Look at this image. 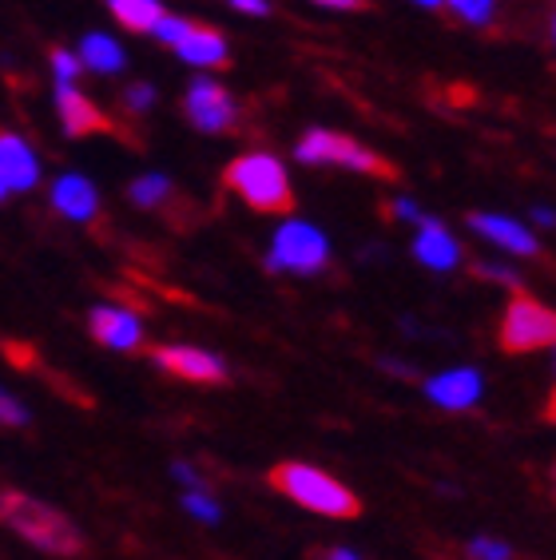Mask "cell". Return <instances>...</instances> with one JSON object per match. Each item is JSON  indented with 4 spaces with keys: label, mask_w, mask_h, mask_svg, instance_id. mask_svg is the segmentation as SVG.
<instances>
[{
    "label": "cell",
    "mask_w": 556,
    "mask_h": 560,
    "mask_svg": "<svg viewBox=\"0 0 556 560\" xmlns=\"http://www.w3.org/2000/svg\"><path fill=\"white\" fill-rule=\"evenodd\" d=\"M0 425H28V410L16 398H9L4 389H0Z\"/></svg>",
    "instance_id": "obj_24"
},
{
    "label": "cell",
    "mask_w": 556,
    "mask_h": 560,
    "mask_svg": "<svg viewBox=\"0 0 556 560\" xmlns=\"http://www.w3.org/2000/svg\"><path fill=\"white\" fill-rule=\"evenodd\" d=\"M470 557L473 560H513V549L501 545V540H473Z\"/></svg>",
    "instance_id": "obj_22"
},
{
    "label": "cell",
    "mask_w": 556,
    "mask_h": 560,
    "mask_svg": "<svg viewBox=\"0 0 556 560\" xmlns=\"http://www.w3.org/2000/svg\"><path fill=\"white\" fill-rule=\"evenodd\" d=\"M417 4H421V9H438L441 0H417Z\"/></svg>",
    "instance_id": "obj_33"
},
{
    "label": "cell",
    "mask_w": 556,
    "mask_h": 560,
    "mask_svg": "<svg viewBox=\"0 0 556 560\" xmlns=\"http://www.w3.org/2000/svg\"><path fill=\"white\" fill-rule=\"evenodd\" d=\"M124 100H128L131 112H148L151 100H155V88H151V84H131L128 92H124Z\"/></svg>",
    "instance_id": "obj_26"
},
{
    "label": "cell",
    "mask_w": 556,
    "mask_h": 560,
    "mask_svg": "<svg viewBox=\"0 0 556 560\" xmlns=\"http://www.w3.org/2000/svg\"><path fill=\"white\" fill-rule=\"evenodd\" d=\"M88 330H92L96 342L112 346V350H136V346L143 342L139 318L128 311H119V306H96L92 318H88Z\"/></svg>",
    "instance_id": "obj_10"
},
{
    "label": "cell",
    "mask_w": 556,
    "mask_h": 560,
    "mask_svg": "<svg viewBox=\"0 0 556 560\" xmlns=\"http://www.w3.org/2000/svg\"><path fill=\"white\" fill-rule=\"evenodd\" d=\"M53 207L76 223H92L100 211V195L84 175H60L53 184Z\"/></svg>",
    "instance_id": "obj_12"
},
{
    "label": "cell",
    "mask_w": 556,
    "mask_h": 560,
    "mask_svg": "<svg viewBox=\"0 0 556 560\" xmlns=\"http://www.w3.org/2000/svg\"><path fill=\"white\" fill-rule=\"evenodd\" d=\"M53 68H56V80H65V84H76V75H80V60L65 48H53Z\"/></svg>",
    "instance_id": "obj_23"
},
{
    "label": "cell",
    "mask_w": 556,
    "mask_h": 560,
    "mask_svg": "<svg viewBox=\"0 0 556 560\" xmlns=\"http://www.w3.org/2000/svg\"><path fill=\"white\" fill-rule=\"evenodd\" d=\"M270 489H278L282 497H290L294 505L311 509V513H322V517H334V521H354L362 513V501L358 493L343 486V481H334L331 474H322L314 465H302V462H282L270 469Z\"/></svg>",
    "instance_id": "obj_2"
},
{
    "label": "cell",
    "mask_w": 556,
    "mask_h": 560,
    "mask_svg": "<svg viewBox=\"0 0 556 560\" xmlns=\"http://www.w3.org/2000/svg\"><path fill=\"white\" fill-rule=\"evenodd\" d=\"M421 235H417V243H414V255L426 267H433V270H450V267H457V259H461V247L453 243V235L445 231V226L438 223V219H421Z\"/></svg>",
    "instance_id": "obj_16"
},
{
    "label": "cell",
    "mask_w": 556,
    "mask_h": 560,
    "mask_svg": "<svg viewBox=\"0 0 556 560\" xmlns=\"http://www.w3.org/2000/svg\"><path fill=\"white\" fill-rule=\"evenodd\" d=\"M326 560H358V557H354V552H346V549H334Z\"/></svg>",
    "instance_id": "obj_32"
},
{
    "label": "cell",
    "mask_w": 556,
    "mask_h": 560,
    "mask_svg": "<svg viewBox=\"0 0 556 560\" xmlns=\"http://www.w3.org/2000/svg\"><path fill=\"white\" fill-rule=\"evenodd\" d=\"M294 155H299V163H338V167H350V172H362V175H378V179H397V167L390 160H382L378 151L362 148L358 140H350V136H338V131H306L302 136V143L294 148Z\"/></svg>",
    "instance_id": "obj_4"
},
{
    "label": "cell",
    "mask_w": 556,
    "mask_h": 560,
    "mask_svg": "<svg viewBox=\"0 0 556 560\" xmlns=\"http://www.w3.org/2000/svg\"><path fill=\"white\" fill-rule=\"evenodd\" d=\"M128 195L136 207H160L172 195V184H167V175H143L128 187Z\"/></svg>",
    "instance_id": "obj_19"
},
{
    "label": "cell",
    "mask_w": 556,
    "mask_h": 560,
    "mask_svg": "<svg viewBox=\"0 0 556 560\" xmlns=\"http://www.w3.org/2000/svg\"><path fill=\"white\" fill-rule=\"evenodd\" d=\"M4 195H9V187H4V179H0V199H4Z\"/></svg>",
    "instance_id": "obj_34"
},
{
    "label": "cell",
    "mask_w": 556,
    "mask_h": 560,
    "mask_svg": "<svg viewBox=\"0 0 556 560\" xmlns=\"http://www.w3.org/2000/svg\"><path fill=\"white\" fill-rule=\"evenodd\" d=\"M151 358H155V366L183 377V382H199V386H223L227 382L223 362L207 350H195V346H155Z\"/></svg>",
    "instance_id": "obj_8"
},
{
    "label": "cell",
    "mask_w": 556,
    "mask_h": 560,
    "mask_svg": "<svg viewBox=\"0 0 556 560\" xmlns=\"http://www.w3.org/2000/svg\"><path fill=\"white\" fill-rule=\"evenodd\" d=\"M473 275H477V279L505 282V287H513V291H521V279H517L513 270H505V267H489V262H482V267H473Z\"/></svg>",
    "instance_id": "obj_25"
},
{
    "label": "cell",
    "mask_w": 556,
    "mask_h": 560,
    "mask_svg": "<svg viewBox=\"0 0 556 560\" xmlns=\"http://www.w3.org/2000/svg\"><path fill=\"white\" fill-rule=\"evenodd\" d=\"M187 509H192L195 517L219 521V509H215V505H211V497H204V493H192V497H187Z\"/></svg>",
    "instance_id": "obj_27"
},
{
    "label": "cell",
    "mask_w": 556,
    "mask_h": 560,
    "mask_svg": "<svg viewBox=\"0 0 556 560\" xmlns=\"http://www.w3.org/2000/svg\"><path fill=\"white\" fill-rule=\"evenodd\" d=\"M56 112H60L65 131L68 136H76V140H84V136H96V131L112 128V119H107L104 112H100L96 104L80 92V88L65 84V80H60V88H56Z\"/></svg>",
    "instance_id": "obj_9"
},
{
    "label": "cell",
    "mask_w": 556,
    "mask_h": 560,
    "mask_svg": "<svg viewBox=\"0 0 556 560\" xmlns=\"http://www.w3.org/2000/svg\"><path fill=\"white\" fill-rule=\"evenodd\" d=\"M426 394L445 410H470L473 401L482 398V377L477 370H450V374L426 382Z\"/></svg>",
    "instance_id": "obj_13"
},
{
    "label": "cell",
    "mask_w": 556,
    "mask_h": 560,
    "mask_svg": "<svg viewBox=\"0 0 556 560\" xmlns=\"http://www.w3.org/2000/svg\"><path fill=\"white\" fill-rule=\"evenodd\" d=\"M107 9H112V16H116L124 28H131V33H151V24L163 16L160 0H107Z\"/></svg>",
    "instance_id": "obj_18"
},
{
    "label": "cell",
    "mask_w": 556,
    "mask_h": 560,
    "mask_svg": "<svg viewBox=\"0 0 556 560\" xmlns=\"http://www.w3.org/2000/svg\"><path fill=\"white\" fill-rule=\"evenodd\" d=\"M470 226L477 231V235H485L489 243H497V247L513 250V255H536V238L533 231H524L521 223H513V219H501V215H482V211H473L470 215Z\"/></svg>",
    "instance_id": "obj_15"
},
{
    "label": "cell",
    "mask_w": 556,
    "mask_h": 560,
    "mask_svg": "<svg viewBox=\"0 0 556 560\" xmlns=\"http://www.w3.org/2000/svg\"><path fill=\"white\" fill-rule=\"evenodd\" d=\"M187 119L195 128L207 131V136H223V131L235 128V100L219 80L211 75H199L192 88H187Z\"/></svg>",
    "instance_id": "obj_7"
},
{
    "label": "cell",
    "mask_w": 556,
    "mask_h": 560,
    "mask_svg": "<svg viewBox=\"0 0 556 560\" xmlns=\"http://www.w3.org/2000/svg\"><path fill=\"white\" fill-rule=\"evenodd\" d=\"M227 4H235V9L246 12V16H267V12H270L267 0H227Z\"/></svg>",
    "instance_id": "obj_28"
},
{
    "label": "cell",
    "mask_w": 556,
    "mask_h": 560,
    "mask_svg": "<svg viewBox=\"0 0 556 560\" xmlns=\"http://www.w3.org/2000/svg\"><path fill=\"white\" fill-rule=\"evenodd\" d=\"M195 21H187V16H167L163 12L160 21L151 24V33H155V40H163V44H175V40H183L187 36V28H192Z\"/></svg>",
    "instance_id": "obj_20"
},
{
    "label": "cell",
    "mask_w": 556,
    "mask_h": 560,
    "mask_svg": "<svg viewBox=\"0 0 556 560\" xmlns=\"http://www.w3.org/2000/svg\"><path fill=\"white\" fill-rule=\"evenodd\" d=\"M80 65H88L100 75H116V72H124V48H119L112 36L92 33L80 44Z\"/></svg>",
    "instance_id": "obj_17"
},
{
    "label": "cell",
    "mask_w": 556,
    "mask_h": 560,
    "mask_svg": "<svg viewBox=\"0 0 556 560\" xmlns=\"http://www.w3.org/2000/svg\"><path fill=\"white\" fill-rule=\"evenodd\" d=\"M0 521L12 528V533H21L28 545H36L40 552H53V557H84V537H80V528L65 517V513H56L53 505H44V501H33L28 493H16V489H4L0 493Z\"/></svg>",
    "instance_id": "obj_1"
},
{
    "label": "cell",
    "mask_w": 556,
    "mask_h": 560,
    "mask_svg": "<svg viewBox=\"0 0 556 560\" xmlns=\"http://www.w3.org/2000/svg\"><path fill=\"white\" fill-rule=\"evenodd\" d=\"M394 211H397V215H402V219H409V223H421V219H426V215H421V211H417L414 203H409V199H397Z\"/></svg>",
    "instance_id": "obj_31"
},
{
    "label": "cell",
    "mask_w": 556,
    "mask_h": 560,
    "mask_svg": "<svg viewBox=\"0 0 556 560\" xmlns=\"http://www.w3.org/2000/svg\"><path fill=\"white\" fill-rule=\"evenodd\" d=\"M172 48L195 68H223L227 65L223 33H215V28H207V24H192V28H187V36H183V40H175Z\"/></svg>",
    "instance_id": "obj_14"
},
{
    "label": "cell",
    "mask_w": 556,
    "mask_h": 560,
    "mask_svg": "<svg viewBox=\"0 0 556 560\" xmlns=\"http://www.w3.org/2000/svg\"><path fill=\"white\" fill-rule=\"evenodd\" d=\"M501 350L505 354H533V350H545L556 338V318L545 302H536L533 294L517 291L509 311L501 318Z\"/></svg>",
    "instance_id": "obj_5"
},
{
    "label": "cell",
    "mask_w": 556,
    "mask_h": 560,
    "mask_svg": "<svg viewBox=\"0 0 556 560\" xmlns=\"http://www.w3.org/2000/svg\"><path fill=\"white\" fill-rule=\"evenodd\" d=\"M314 4H322V9H338V12H358V9H366V0H314Z\"/></svg>",
    "instance_id": "obj_29"
},
{
    "label": "cell",
    "mask_w": 556,
    "mask_h": 560,
    "mask_svg": "<svg viewBox=\"0 0 556 560\" xmlns=\"http://www.w3.org/2000/svg\"><path fill=\"white\" fill-rule=\"evenodd\" d=\"M0 350L12 358V362H21V366H33V354L28 350H21V346H12V342H0Z\"/></svg>",
    "instance_id": "obj_30"
},
{
    "label": "cell",
    "mask_w": 556,
    "mask_h": 560,
    "mask_svg": "<svg viewBox=\"0 0 556 560\" xmlns=\"http://www.w3.org/2000/svg\"><path fill=\"white\" fill-rule=\"evenodd\" d=\"M223 184L243 195L246 207H255L263 215H290V211H294V191H290L287 167H282L275 155H267V151L239 155V160L227 167Z\"/></svg>",
    "instance_id": "obj_3"
},
{
    "label": "cell",
    "mask_w": 556,
    "mask_h": 560,
    "mask_svg": "<svg viewBox=\"0 0 556 560\" xmlns=\"http://www.w3.org/2000/svg\"><path fill=\"white\" fill-rule=\"evenodd\" d=\"M331 262V243L311 223L278 226L275 247H270V270H294V275H318Z\"/></svg>",
    "instance_id": "obj_6"
},
{
    "label": "cell",
    "mask_w": 556,
    "mask_h": 560,
    "mask_svg": "<svg viewBox=\"0 0 556 560\" xmlns=\"http://www.w3.org/2000/svg\"><path fill=\"white\" fill-rule=\"evenodd\" d=\"M465 24H489L493 21V0H450Z\"/></svg>",
    "instance_id": "obj_21"
},
{
    "label": "cell",
    "mask_w": 556,
    "mask_h": 560,
    "mask_svg": "<svg viewBox=\"0 0 556 560\" xmlns=\"http://www.w3.org/2000/svg\"><path fill=\"white\" fill-rule=\"evenodd\" d=\"M0 179L9 191H28L36 187L40 179V163L36 155L28 151V143L21 136H12V131H0Z\"/></svg>",
    "instance_id": "obj_11"
}]
</instances>
